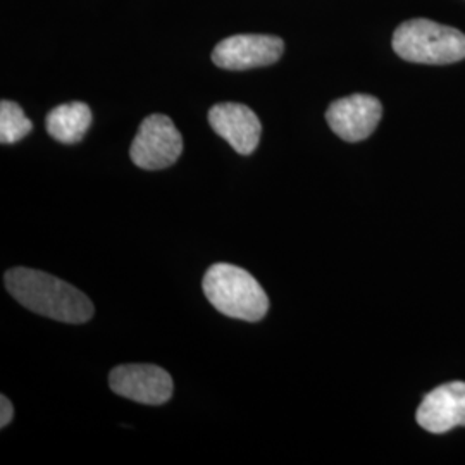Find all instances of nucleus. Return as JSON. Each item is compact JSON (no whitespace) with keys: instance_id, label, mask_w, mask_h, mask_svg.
<instances>
[{"instance_id":"obj_1","label":"nucleus","mask_w":465,"mask_h":465,"mask_svg":"<svg viewBox=\"0 0 465 465\" xmlns=\"http://www.w3.org/2000/svg\"><path fill=\"white\" fill-rule=\"evenodd\" d=\"M4 282L9 293L35 314L67 324H84L94 317V303L84 292L47 272L15 267Z\"/></svg>"},{"instance_id":"obj_2","label":"nucleus","mask_w":465,"mask_h":465,"mask_svg":"<svg viewBox=\"0 0 465 465\" xmlns=\"http://www.w3.org/2000/svg\"><path fill=\"white\" fill-rule=\"evenodd\" d=\"M203 293L224 316L257 322L269 311L264 288L249 271L232 264H214L203 276Z\"/></svg>"},{"instance_id":"obj_3","label":"nucleus","mask_w":465,"mask_h":465,"mask_svg":"<svg viewBox=\"0 0 465 465\" xmlns=\"http://www.w3.org/2000/svg\"><path fill=\"white\" fill-rule=\"evenodd\" d=\"M391 45L403 61L417 64H453L465 59V35L430 19L401 23Z\"/></svg>"},{"instance_id":"obj_4","label":"nucleus","mask_w":465,"mask_h":465,"mask_svg":"<svg viewBox=\"0 0 465 465\" xmlns=\"http://www.w3.org/2000/svg\"><path fill=\"white\" fill-rule=\"evenodd\" d=\"M183 152V138L174 123L164 114L145 117L134 136L130 157L134 164L147 171L173 166Z\"/></svg>"},{"instance_id":"obj_5","label":"nucleus","mask_w":465,"mask_h":465,"mask_svg":"<svg viewBox=\"0 0 465 465\" xmlns=\"http://www.w3.org/2000/svg\"><path fill=\"white\" fill-rule=\"evenodd\" d=\"M109 386L119 397L145 405L166 403L174 390L169 372L152 364H126L113 369Z\"/></svg>"},{"instance_id":"obj_6","label":"nucleus","mask_w":465,"mask_h":465,"mask_svg":"<svg viewBox=\"0 0 465 465\" xmlns=\"http://www.w3.org/2000/svg\"><path fill=\"white\" fill-rule=\"evenodd\" d=\"M284 44L272 35H234L217 44L214 64L230 71L269 66L282 59Z\"/></svg>"},{"instance_id":"obj_7","label":"nucleus","mask_w":465,"mask_h":465,"mask_svg":"<svg viewBox=\"0 0 465 465\" xmlns=\"http://www.w3.org/2000/svg\"><path fill=\"white\" fill-rule=\"evenodd\" d=\"M382 117V105L372 95L355 94L332 102L326 113L332 132L345 142H362L378 128Z\"/></svg>"},{"instance_id":"obj_8","label":"nucleus","mask_w":465,"mask_h":465,"mask_svg":"<svg viewBox=\"0 0 465 465\" xmlns=\"http://www.w3.org/2000/svg\"><path fill=\"white\" fill-rule=\"evenodd\" d=\"M417 422L432 434L465 426V382H449L434 388L419 405Z\"/></svg>"},{"instance_id":"obj_9","label":"nucleus","mask_w":465,"mask_h":465,"mask_svg":"<svg viewBox=\"0 0 465 465\" xmlns=\"http://www.w3.org/2000/svg\"><path fill=\"white\" fill-rule=\"evenodd\" d=\"M209 123L221 138L242 155H249L257 149L262 124L257 114L243 104L224 102L209 111Z\"/></svg>"},{"instance_id":"obj_10","label":"nucleus","mask_w":465,"mask_h":465,"mask_svg":"<svg viewBox=\"0 0 465 465\" xmlns=\"http://www.w3.org/2000/svg\"><path fill=\"white\" fill-rule=\"evenodd\" d=\"M92 124V111L84 102H69L52 109L45 121L50 136L61 143H78Z\"/></svg>"},{"instance_id":"obj_11","label":"nucleus","mask_w":465,"mask_h":465,"mask_svg":"<svg viewBox=\"0 0 465 465\" xmlns=\"http://www.w3.org/2000/svg\"><path fill=\"white\" fill-rule=\"evenodd\" d=\"M34 130L32 121L16 102L2 100L0 102V142L4 145L16 143Z\"/></svg>"},{"instance_id":"obj_12","label":"nucleus","mask_w":465,"mask_h":465,"mask_svg":"<svg viewBox=\"0 0 465 465\" xmlns=\"http://www.w3.org/2000/svg\"><path fill=\"white\" fill-rule=\"evenodd\" d=\"M0 409H2V412H0V426L5 428L7 424H11V420H13V417H15L13 403H11V400L7 399L5 395L0 397Z\"/></svg>"}]
</instances>
